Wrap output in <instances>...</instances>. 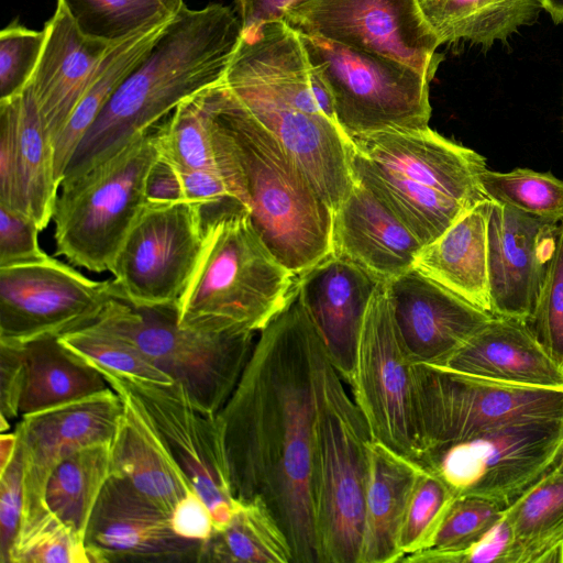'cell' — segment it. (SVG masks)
Wrapping results in <instances>:
<instances>
[{
    "instance_id": "56",
    "label": "cell",
    "mask_w": 563,
    "mask_h": 563,
    "mask_svg": "<svg viewBox=\"0 0 563 563\" xmlns=\"http://www.w3.org/2000/svg\"><path fill=\"white\" fill-rule=\"evenodd\" d=\"M551 470H552V472H554L556 474L563 475V452H562L560 459L558 460V462L554 464V466Z\"/></svg>"
},
{
    "instance_id": "40",
    "label": "cell",
    "mask_w": 563,
    "mask_h": 563,
    "mask_svg": "<svg viewBox=\"0 0 563 563\" xmlns=\"http://www.w3.org/2000/svg\"><path fill=\"white\" fill-rule=\"evenodd\" d=\"M456 497L433 470L422 467L411 492L400 530L399 547L404 558L431 548Z\"/></svg>"
},
{
    "instance_id": "23",
    "label": "cell",
    "mask_w": 563,
    "mask_h": 563,
    "mask_svg": "<svg viewBox=\"0 0 563 563\" xmlns=\"http://www.w3.org/2000/svg\"><path fill=\"white\" fill-rule=\"evenodd\" d=\"M422 244L360 179L333 210L331 253L380 282L413 268Z\"/></svg>"
},
{
    "instance_id": "20",
    "label": "cell",
    "mask_w": 563,
    "mask_h": 563,
    "mask_svg": "<svg viewBox=\"0 0 563 563\" xmlns=\"http://www.w3.org/2000/svg\"><path fill=\"white\" fill-rule=\"evenodd\" d=\"M560 222L490 203L487 271L492 314L532 318Z\"/></svg>"
},
{
    "instance_id": "10",
    "label": "cell",
    "mask_w": 563,
    "mask_h": 563,
    "mask_svg": "<svg viewBox=\"0 0 563 563\" xmlns=\"http://www.w3.org/2000/svg\"><path fill=\"white\" fill-rule=\"evenodd\" d=\"M415 384L422 462L509 422L563 417V389L508 385L426 363H416Z\"/></svg>"
},
{
    "instance_id": "39",
    "label": "cell",
    "mask_w": 563,
    "mask_h": 563,
    "mask_svg": "<svg viewBox=\"0 0 563 563\" xmlns=\"http://www.w3.org/2000/svg\"><path fill=\"white\" fill-rule=\"evenodd\" d=\"M58 339L70 352L89 364L125 377L162 384L174 383L134 344L95 321Z\"/></svg>"
},
{
    "instance_id": "51",
    "label": "cell",
    "mask_w": 563,
    "mask_h": 563,
    "mask_svg": "<svg viewBox=\"0 0 563 563\" xmlns=\"http://www.w3.org/2000/svg\"><path fill=\"white\" fill-rule=\"evenodd\" d=\"M308 0H234L242 32L264 23L284 21L286 14Z\"/></svg>"
},
{
    "instance_id": "42",
    "label": "cell",
    "mask_w": 563,
    "mask_h": 563,
    "mask_svg": "<svg viewBox=\"0 0 563 563\" xmlns=\"http://www.w3.org/2000/svg\"><path fill=\"white\" fill-rule=\"evenodd\" d=\"M529 324L550 356L563 368V221L556 230L554 247Z\"/></svg>"
},
{
    "instance_id": "38",
    "label": "cell",
    "mask_w": 563,
    "mask_h": 563,
    "mask_svg": "<svg viewBox=\"0 0 563 563\" xmlns=\"http://www.w3.org/2000/svg\"><path fill=\"white\" fill-rule=\"evenodd\" d=\"M485 197L526 213L563 221V180L551 173L515 168L507 173L485 169L479 175Z\"/></svg>"
},
{
    "instance_id": "50",
    "label": "cell",
    "mask_w": 563,
    "mask_h": 563,
    "mask_svg": "<svg viewBox=\"0 0 563 563\" xmlns=\"http://www.w3.org/2000/svg\"><path fill=\"white\" fill-rule=\"evenodd\" d=\"M23 376L20 346L0 341V413L8 420L20 415Z\"/></svg>"
},
{
    "instance_id": "17",
    "label": "cell",
    "mask_w": 563,
    "mask_h": 563,
    "mask_svg": "<svg viewBox=\"0 0 563 563\" xmlns=\"http://www.w3.org/2000/svg\"><path fill=\"white\" fill-rule=\"evenodd\" d=\"M112 299H119L112 278H88L53 256L0 268V341L60 336L92 323Z\"/></svg>"
},
{
    "instance_id": "9",
    "label": "cell",
    "mask_w": 563,
    "mask_h": 563,
    "mask_svg": "<svg viewBox=\"0 0 563 563\" xmlns=\"http://www.w3.org/2000/svg\"><path fill=\"white\" fill-rule=\"evenodd\" d=\"M299 36L310 67L332 93L338 123L351 140L379 131L429 126L430 80L424 75L383 56Z\"/></svg>"
},
{
    "instance_id": "24",
    "label": "cell",
    "mask_w": 563,
    "mask_h": 563,
    "mask_svg": "<svg viewBox=\"0 0 563 563\" xmlns=\"http://www.w3.org/2000/svg\"><path fill=\"white\" fill-rule=\"evenodd\" d=\"M44 31V47L30 87L53 144L89 88L102 59L118 43L85 35L64 0H56L55 12Z\"/></svg>"
},
{
    "instance_id": "49",
    "label": "cell",
    "mask_w": 563,
    "mask_h": 563,
    "mask_svg": "<svg viewBox=\"0 0 563 563\" xmlns=\"http://www.w3.org/2000/svg\"><path fill=\"white\" fill-rule=\"evenodd\" d=\"M169 518L174 532L184 539L206 542L216 530L207 504L194 489L178 500Z\"/></svg>"
},
{
    "instance_id": "25",
    "label": "cell",
    "mask_w": 563,
    "mask_h": 563,
    "mask_svg": "<svg viewBox=\"0 0 563 563\" xmlns=\"http://www.w3.org/2000/svg\"><path fill=\"white\" fill-rule=\"evenodd\" d=\"M439 366L508 385L563 389V368L530 324L514 318L494 316Z\"/></svg>"
},
{
    "instance_id": "15",
    "label": "cell",
    "mask_w": 563,
    "mask_h": 563,
    "mask_svg": "<svg viewBox=\"0 0 563 563\" xmlns=\"http://www.w3.org/2000/svg\"><path fill=\"white\" fill-rule=\"evenodd\" d=\"M205 239L198 205L146 203L111 267L119 300L136 308L176 306Z\"/></svg>"
},
{
    "instance_id": "19",
    "label": "cell",
    "mask_w": 563,
    "mask_h": 563,
    "mask_svg": "<svg viewBox=\"0 0 563 563\" xmlns=\"http://www.w3.org/2000/svg\"><path fill=\"white\" fill-rule=\"evenodd\" d=\"M85 544L90 563L199 562L202 548V542L176 534L168 514L115 475L98 497Z\"/></svg>"
},
{
    "instance_id": "43",
    "label": "cell",
    "mask_w": 563,
    "mask_h": 563,
    "mask_svg": "<svg viewBox=\"0 0 563 563\" xmlns=\"http://www.w3.org/2000/svg\"><path fill=\"white\" fill-rule=\"evenodd\" d=\"M45 31L14 20L0 32V101L20 96L30 85L45 43Z\"/></svg>"
},
{
    "instance_id": "36",
    "label": "cell",
    "mask_w": 563,
    "mask_h": 563,
    "mask_svg": "<svg viewBox=\"0 0 563 563\" xmlns=\"http://www.w3.org/2000/svg\"><path fill=\"white\" fill-rule=\"evenodd\" d=\"M87 36L119 43L142 29L173 19L185 0H64Z\"/></svg>"
},
{
    "instance_id": "13",
    "label": "cell",
    "mask_w": 563,
    "mask_h": 563,
    "mask_svg": "<svg viewBox=\"0 0 563 563\" xmlns=\"http://www.w3.org/2000/svg\"><path fill=\"white\" fill-rule=\"evenodd\" d=\"M282 143L334 210L354 184V145L319 107L308 78L225 85Z\"/></svg>"
},
{
    "instance_id": "55",
    "label": "cell",
    "mask_w": 563,
    "mask_h": 563,
    "mask_svg": "<svg viewBox=\"0 0 563 563\" xmlns=\"http://www.w3.org/2000/svg\"><path fill=\"white\" fill-rule=\"evenodd\" d=\"M542 5L554 23L563 22V0H542Z\"/></svg>"
},
{
    "instance_id": "32",
    "label": "cell",
    "mask_w": 563,
    "mask_h": 563,
    "mask_svg": "<svg viewBox=\"0 0 563 563\" xmlns=\"http://www.w3.org/2000/svg\"><path fill=\"white\" fill-rule=\"evenodd\" d=\"M18 167L24 214L44 230L53 220L59 183L52 140L30 87L18 97Z\"/></svg>"
},
{
    "instance_id": "28",
    "label": "cell",
    "mask_w": 563,
    "mask_h": 563,
    "mask_svg": "<svg viewBox=\"0 0 563 563\" xmlns=\"http://www.w3.org/2000/svg\"><path fill=\"white\" fill-rule=\"evenodd\" d=\"M490 203L486 199L474 205L439 238L422 246L413 267L492 314L487 271Z\"/></svg>"
},
{
    "instance_id": "37",
    "label": "cell",
    "mask_w": 563,
    "mask_h": 563,
    "mask_svg": "<svg viewBox=\"0 0 563 563\" xmlns=\"http://www.w3.org/2000/svg\"><path fill=\"white\" fill-rule=\"evenodd\" d=\"M156 145L159 157L178 170L220 173L201 91L157 124Z\"/></svg>"
},
{
    "instance_id": "34",
    "label": "cell",
    "mask_w": 563,
    "mask_h": 563,
    "mask_svg": "<svg viewBox=\"0 0 563 563\" xmlns=\"http://www.w3.org/2000/svg\"><path fill=\"white\" fill-rule=\"evenodd\" d=\"M111 475V443L74 452L54 468L47 481L48 510L85 538L95 505Z\"/></svg>"
},
{
    "instance_id": "45",
    "label": "cell",
    "mask_w": 563,
    "mask_h": 563,
    "mask_svg": "<svg viewBox=\"0 0 563 563\" xmlns=\"http://www.w3.org/2000/svg\"><path fill=\"white\" fill-rule=\"evenodd\" d=\"M401 562L429 563H516L515 537L506 517L476 542L460 551L423 550L405 556Z\"/></svg>"
},
{
    "instance_id": "31",
    "label": "cell",
    "mask_w": 563,
    "mask_h": 563,
    "mask_svg": "<svg viewBox=\"0 0 563 563\" xmlns=\"http://www.w3.org/2000/svg\"><path fill=\"white\" fill-rule=\"evenodd\" d=\"M173 19L142 29L115 44L104 56L89 88L53 143L55 174L59 185L79 143L111 95L143 59Z\"/></svg>"
},
{
    "instance_id": "44",
    "label": "cell",
    "mask_w": 563,
    "mask_h": 563,
    "mask_svg": "<svg viewBox=\"0 0 563 563\" xmlns=\"http://www.w3.org/2000/svg\"><path fill=\"white\" fill-rule=\"evenodd\" d=\"M497 503L474 496H457L449 508L430 549L460 551L481 539L503 516Z\"/></svg>"
},
{
    "instance_id": "27",
    "label": "cell",
    "mask_w": 563,
    "mask_h": 563,
    "mask_svg": "<svg viewBox=\"0 0 563 563\" xmlns=\"http://www.w3.org/2000/svg\"><path fill=\"white\" fill-rule=\"evenodd\" d=\"M423 465L382 442H369V478L358 563L401 562L399 536Z\"/></svg>"
},
{
    "instance_id": "21",
    "label": "cell",
    "mask_w": 563,
    "mask_h": 563,
    "mask_svg": "<svg viewBox=\"0 0 563 563\" xmlns=\"http://www.w3.org/2000/svg\"><path fill=\"white\" fill-rule=\"evenodd\" d=\"M387 286L396 324L416 363L442 365L494 317L415 267Z\"/></svg>"
},
{
    "instance_id": "22",
    "label": "cell",
    "mask_w": 563,
    "mask_h": 563,
    "mask_svg": "<svg viewBox=\"0 0 563 563\" xmlns=\"http://www.w3.org/2000/svg\"><path fill=\"white\" fill-rule=\"evenodd\" d=\"M296 280L330 362L350 384L364 316L380 280L331 252Z\"/></svg>"
},
{
    "instance_id": "26",
    "label": "cell",
    "mask_w": 563,
    "mask_h": 563,
    "mask_svg": "<svg viewBox=\"0 0 563 563\" xmlns=\"http://www.w3.org/2000/svg\"><path fill=\"white\" fill-rule=\"evenodd\" d=\"M113 390L123 402V412L111 442L112 475L126 479L170 516L178 500L194 488L140 406L126 391Z\"/></svg>"
},
{
    "instance_id": "53",
    "label": "cell",
    "mask_w": 563,
    "mask_h": 563,
    "mask_svg": "<svg viewBox=\"0 0 563 563\" xmlns=\"http://www.w3.org/2000/svg\"><path fill=\"white\" fill-rule=\"evenodd\" d=\"M18 450L16 432H2L0 437V473L12 462Z\"/></svg>"
},
{
    "instance_id": "16",
    "label": "cell",
    "mask_w": 563,
    "mask_h": 563,
    "mask_svg": "<svg viewBox=\"0 0 563 563\" xmlns=\"http://www.w3.org/2000/svg\"><path fill=\"white\" fill-rule=\"evenodd\" d=\"M284 21L299 34L408 65L430 81L443 59L418 0H308Z\"/></svg>"
},
{
    "instance_id": "33",
    "label": "cell",
    "mask_w": 563,
    "mask_h": 563,
    "mask_svg": "<svg viewBox=\"0 0 563 563\" xmlns=\"http://www.w3.org/2000/svg\"><path fill=\"white\" fill-rule=\"evenodd\" d=\"M199 562L294 563L290 543L261 498L238 500L230 521L202 542Z\"/></svg>"
},
{
    "instance_id": "41",
    "label": "cell",
    "mask_w": 563,
    "mask_h": 563,
    "mask_svg": "<svg viewBox=\"0 0 563 563\" xmlns=\"http://www.w3.org/2000/svg\"><path fill=\"white\" fill-rule=\"evenodd\" d=\"M9 563H90L85 538L52 515L16 537Z\"/></svg>"
},
{
    "instance_id": "18",
    "label": "cell",
    "mask_w": 563,
    "mask_h": 563,
    "mask_svg": "<svg viewBox=\"0 0 563 563\" xmlns=\"http://www.w3.org/2000/svg\"><path fill=\"white\" fill-rule=\"evenodd\" d=\"M122 412L120 396L108 387L22 417L15 428L23 463V509L18 536L52 516L45 490L54 468L82 448L111 443Z\"/></svg>"
},
{
    "instance_id": "35",
    "label": "cell",
    "mask_w": 563,
    "mask_h": 563,
    "mask_svg": "<svg viewBox=\"0 0 563 563\" xmlns=\"http://www.w3.org/2000/svg\"><path fill=\"white\" fill-rule=\"evenodd\" d=\"M504 516L515 537L516 563H537L545 549L563 540V475L550 470Z\"/></svg>"
},
{
    "instance_id": "29",
    "label": "cell",
    "mask_w": 563,
    "mask_h": 563,
    "mask_svg": "<svg viewBox=\"0 0 563 563\" xmlns=\"http://www.w3.org/2000/svg\"><path fill=\"white\" fill-rule=\"evenodd\" d=\"M10 343V342H9ZM23 361L20 416L71 402L110 387L100 372L47 335L15 343Z\"/></svg>"
},
{
    "instance_id": "47",
    "label": "cell",
    "mask_w": 563,
    "mask_h": 563,
    "mask_svg": "<svg viewBox=\"0 0 563 563\" xmlns=\"http://www.w3.org/2000/svg\"><path fill=\"white\" fill-rule=\"evenodd\" d=\"M0 206L24 214L18 167L15 98L0 101Z\"/></svg>"
},
{
    "instance_id": "54",
    "label": "cell",
    "mask_w": 563,
    "mask_h": 563,
    "mask_svg": "<svg viewBox=\"0 0 563 563\" xmlns=\"http://www.w3.org/2000/svg\"><path fill=\"white\" fill-rule=\"evenodd\" d=\"M537 563H563V540L545 549Z\"/></svg>"
},
{
    "instance_id": "46",
    "label": "cell",
    "mask_w": 563,
    "mask_h": 563,
    "mask_svg": "<svg viewBox=\"0 0 563 563\" xmlns=\"http://www.w3.org/2000/svg\"><path fill=\"white\" fill-rule=\"evenodd\" d=\"M40 232L30 218L0 206V268L40 263L49 258L40 246Z\"/></svg>"
},
{
    "instance_id": "4",
    "label": "cell",
    "mask_w": 563,
    "mask_h": 563,
    "mask_svg": "<svg viewBox=\"0 0 563 563\" xmlns=\"http://www.w3.org/2000/svg\"><path fill=\"white\" fill-rule=\"evenodd\" d=\"M353 175L424 246L466 210L486 200L479 175L486 158L429 126L386 130L352 139Z\"/></svg>"
},
{
    "instance_id": "57",
    "label": "cell",
    "mask_w": 563,
    "mask_h": 563,
    "mask_svg": "<svg viewBox=\"0 0 563 563\" xmlns=\"http://www.w3.org/2000/svg\"><path fill=\"white\" fill-rule=\"evenodd\" d=\"M419 2L428 1V0H418Z\"/></svg>"
},
{
    "instance_id": "6",
    "label": "cell",
    "mask_w": 563,
    "mask_h": 563,
    "mask_svg": "<svg viewBox=\"0 0 563 563\" xmlns=\"http://www.w3.org/2000/svg\"><path fill=\"white\" fill-rule=\"evenodd\" d=\"M323 342L316 367L314 528L318 563H358L369 478V430Z\"/></svg>"
},
{
    "instance_id": "1",
    "label": "cell",
    "mask_w": 563,
    "mask_h": 563,
    "mask_svg": "<svg viewBox=\"0 0 563 563\" xmlns=\"http://www.w3.org/2000/svg\"><path fill=\"white\" fill-rule=\"evenodd\" d=\"M321 341L296 280L218 412L233 497L266 504L295 563H318L316 367Z\"/></svg>"
},
{
    "instance_id": "8",
    "label": "cell",
    "mask_w": 563,
    "mask_h": 563,
    "mask_svg": "<svg viewBox=\"0 0 563 563\" xmlns=\"http://www.w3.org/2000/svg\"><path fill=\"white\" fill-rule=\"evenodd\" d=\"M95 322L134 344L200 408L218 413L251 356L255 332L207 333L178 324L177 307L112 299Z\"/></svg>"
},
{
    "instance_id": "30",
    "label": "cell",
    "mask_w": 563,
    "mask_h": 563,
    "mask_svg": "<svg viewBox=\"0 0 563 563\" xmlns=\"http://www.w3.org/2000/svg\"><path fill=\"white\" fill-rule=\"evenodd\" d=\"M420 7L440 45L463 40L483 46L508 38L543 9L542 0H428Z\"/></svg>"
},
{
    "instance_id": "48",
    "label": "cell",
    "mask_w": 563,
    "mask_h": 563,
    "mask_svg": "<svg viewBox=\"0 0 563 563\" xmlns=\"http://www.w3.org/2000/svg\"><path fill=\"white\" fill-rule=\"evenodd\" d=\"M23 509V463L16 454L0 473V563H9V555L18 536Z\"/></svg>"
},
{
    "instance_id": "14",
    "label": "cell",
    "mask_w": 563,
    "mask_h": 563,
    "mask_svg": "<svg viewBox=\"0 0 563 563\" xmlns=\"http://www.w3.org/2000/svg\"><path fill=\"white\" fill-rule=\"evenodd\" d=\"M93 366L112 389L126 391L140 406L194 490L207 504L214 529H222L238 500L231 490L218 413L197 406L177 383H153Z\"/></svg>"
},
{
    "instance_id": "11",
    "label": "cell",
    "mask_w": 563,
    "mask_h": 563,
    "mask_svg": "<svg viewBox=\"0 0 563 563\" xmlns=\"http://www.w3.org/2000/svg\"><path fill=\"white\" fill-rule=\"evenodd\" d=\"M415 365L395 321L387 282H379L364 316L349 385L372 440L421 464Z\"/></svg>"
},
{
    "instance_id": "5",
    "label": "cell",
    "mask_w": 563,
    "mask_h": 563,
    "mask_svg": "<svg viewBox=\"0 0 563 563\" xmlns=\"http://www.w3.org/2000/svg\"><path fill=\"white\" fill-rule=\"evenodd\" d=\"M295 282L246 207H236L205 227L198 263L177 302L178 324L207 333H260L283 309Z\"/></svg>"
},
{
    "instance_id": "12",
    "label": "cell",
    "mask_w": 563,
    "mask_h": 563,
    "mask_svg": "<svg viewBox=\"0 0 563 563\" xmlns=\"http://www.w3.org/2000/svg\"><path fill=\"white\" fill-rule=\"evenodd\" d=\"M563 452V417L509 422L431 452L422 462L456 496L510 506Z\"/></svg>"
},
{
    "instance_id": "52",
    "label": "cell",
    "mask_w": 563,
    "mask_h": 563,
    "mask_svg": "<svg viewBox=\"0 0 563 563\" xmlns=\"http://www.w3.org/2000/svg\"><path fill=\"white\" fill-rule=\"evenodd\" d=\"M145 198L150 205L186 200L179 172L162 157L157 158L147 175Z\"/></svg>"
},
{
    "instance_id": "3",
    "label": "cell",
    "mask_w": 563,
    "mask_h": 563,
    "mask_svg": "<svg viewBox=\"0 0 563 563\" xmlns=\"http://www.w3.org/2000/svg\"><path fill=\"white\" fill-rule=\"evenodd\" d=\"M242 35L230 7L186 3L111 95L79 143L62 183L121 151L184 100L223 81ZM60 183V184H62Z\"/></svg>"
},
{
    "instance_id": "2",
    "label": "cell",
    "mask_w": 563,
    "mask_h": 563,
    "mask_svg": "<svg viewBox=\"0 0 563 563\" xmlns=\"http://www.w3.org/2000/svg\"><path fill=\"white\" fill-rule=\"evenodd\" d=\"M201 97L220 174L277 260L301 274L331 252L332 208L223 82Z\"/></svg>"
},
{
    "instance_id": "7",
    "label": "cell",
    "mask_w": 563,
    "mask_h": 563,
    "mask_svg": "<svg viewBox=\"0 0 563 563\" xmlns=\"http://www.w3.org/2000/svg\"><path fill=\"white\" fill-rule=\"evenodd\" d=\"M157 124L113 156L60 184L53 213L55 256L93 273L110 271L146 205V178L159 157Z\"/></svg>"
}]
</instances>
